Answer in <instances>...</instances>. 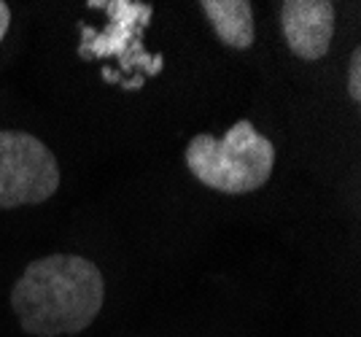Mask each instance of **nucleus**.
I'll return each instance as SVG.
<instances>
[{"instance_id": "obj_1", "label": "nucleus", "mask_w": 361, "mask_h": 337, "mask_svg": "<svg viewBox=\"0 0 361 337\" xmlns=\"http://www.w3.org/2000/svg\"><path fill=\"white\" fill-rule=\"evenodd\" d=\"M100 267L78 254H49L30 262L11 289V310L32 337L78 335L103 310Z\"/></svg>"}, {"instance_id": "obj_2", "label": "nucleus", "mask_w": 361, "mask_h": 337, "mask_svg": "<svg viewBox=\"0 0 361 337\" xmlns=\"http://www.w3.org/2000/svg\"><path fill=\"white\" fill-rule=\"evenodd\" d=\"M275 146L248 119L232 124L224 138L195 135L186 146V168L200 184L221 195H248L270 181Z\"/></svg>"}, {"instance_id": "obj_3", "label": "nucleus", "mask_w": 361, "mask_h": 337, "mask_svg": "<svg viewBox=\"0 0 361 337\" xmlns=\"http://www.w3.org/2000/svg\"><path fill=\"white\" fill-rule=\"evenodd\" d=\"M60 186V165L51 149L30 133L0 130V208L46 202Z\"/></svg>"}, {"instance_id": "obj_4", "label": "nucleus", "mask_w": 361, "mask_h": 337, "mask_svg": "<svg viewBox=\"0 0 361 337\" xmlns=\"http://www.w3.org/2000/svg\"><path fill=\"white\" fill-rule=\"evenodd\" d=\"M281 30L294 57L305 62L321 60L334 38V6L329 0H283Z\"/></svg>"}, {"instance_id": "obj_5", "label": "nucleus", "mask_w": 361, "mask_h": 337, "mask_svg": "<svg viewBox=\"0 0 361 337\" xmlns=\"http://www.w3.org/2000/svg\"><path fill=\"white\" fill-rule=\"evenodd\" d=\"M200 8L205 11L216 38L224 47L248 49L254 44V8L248 0H202Z\"/></svg>"}, {"instance_id": "obj_6", "label": "nucleus", "mask_w": 361, "mask_h": 337, "mask_svg": "<svg viewBox=\"0 0 361 337\" xmlns=\"http://www.w3.org/2000/svg\"><path fill=\"white\" fill-rule=\"evenodd\" d=\"M106 8H111V14H114V27L103 38L84 41V49H81L84 57L87 54L94 57V54H116V51H121L124 44L130 41L133 30H135V22L146 25L151 16L149 6H143V3H106Z\"/></svg>"}, {"instance_id": "obj_7", "label": "nucleus", "mask_w": 361, "mask_h": 337, "mask_svg": "<svg viewBox=\"0 0 361 337\" xmlns=\"http://www.w3.org/2000/svg\"><path fill=\"white\" fill-rule=\"evenodd\" d=\"M348 94L356 103L361 100V49H356L348 62Z\"/></svg>"}, {"instance_id": "obj_8", "label": "nucleus", "mask_w": 361, "mask_h": 337, "mask_svg": "<svg viewBox=\"0 0 361 337\" xmlns=\"http://www.w3.org/2000/svg\"><path fill=\"white\" fill-rule=\"evenodd\" d=\"M8 25H11V8L0 0V41L6 38V32H8Z\"/></svg>"}]
</instances>
